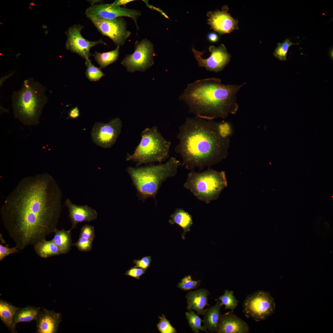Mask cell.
<instances>
[{
  "instance_id": "cell-1",
  "label": "cell",
  "mask_w": 333,
  "mask_h": 333,
  "mask_svg": "<svg viewBox=\"0 0 333 333\" xmlns=\"http://www.w3.org/2000/svg\"><path fill=\"white\" fill-rule=\"evenodd\" d=\"M62 193L44 173L23 178L0 209L3 224L18 250L34 246L54 232L62 209Z\"/></svg>"
},
{
  "instance_id": "cell-2",
  "label": "cell",
  "mask_w": 333,
  "mask_h": 333,
  "mask_svg": "<svg viewBox=\"0 0 333 333\" xmlns=\"http://www.w3.org/2000/svg\"><path fill=\"white\" fill-rule=\"evenodd\" d=\"M195 116L186 118L179 127L175 148L182 159V166L199 171L220 163L228 156L232 130L227 122Z\"/></svg>"
},
{
  "instance_id": "cell-3",
  "label": "cell",
  "mask_w": 333,
  "mask_h": 333,
  "mask_svg": "<svg viewBox=\"0 0 333 333\" xmlns=\"http://www.w3.org/2000/svg\"><path fill=\"white\" fill-rule=\"evenodd\" d=\"M245 84H225L216 78L198 80L188 84L179 98L195 116L207 120L224 119L237 112L236 95Z\"/></svg>"
},
{
  "instance_id": "cell-4",
  "label": "cell",
  "mask_w": 333,
  "mask_h": 333,
  "mask_svg": "<svg viewBox=\"0 0 333 333\" xmlns=\"http://www.w3.org/2000/svg\"><path fill=\"white\" fill-rule=\"evenodd\" d=\"M46 87L32 78L23 81L21 88L11 96L14 117L24 125H36L43 109L48 101Z\"/></svg>"
},
{
  "instance_id": "cell-5",
  "label": "cell",
  "mask_w": 333,
  "mask_h": 333,
  "mask_svg": "<svg viewBox=\"0 0 333 333\" xmlns=\"http://www.w3.org/2000/svg\"><path fill=\"white\" fill-rule=\"evenodd\" d=\"M181 162L171 157L166 162L143 166H128L126 171L137 190L139 199L144 202L152 198L156 203V195L162 183L175 176Z\"/></svg>"
},
{
  "instance_id": "cell-6",
  "label": "cell",
  "mask_w": 333,
  "mask_h": 333,
  "mask_svg": "<svg viewBox=\"0 0 333 333\" xmlns=\"http://www.w3.org/2000/svg\"><path fill=\"white\" fill-rule=\"evenodd\" d=\"M141 139L132 154H127L125 160L138 166L154 162L161 163L169 157L171 142L165 139L157 126L146 128L141 134Z\"/></svg>"
},
{
  "instance_id": "cell-7",
  "label": "cell",
  "mask_w": 333,
  "mask_h": 333,
  "mask_svg": "<svg viewBox=\"0 0 333 333\" xmlns=\"http://www.w3.org/2000/svg\"><path fill=\"white\" fill-rule=\"evenodd\" d=\"M227 185L225 171L209 168L201 172L191 171L183 184L197 199L206 204L217 199Z\"/></svg>"
},
{
  "instance_id": "cell-8",
  "label": "cell",
  "mask_w": 333,
  "mask_h": 333,
  "mask_svg": "<svg viewBox=\"0 0 333 333\" xmlns=\"http://www.w3.org/2000/svg\"><path fill=\"white\" fill-rule=\"evenodd\" d=\"M275 307L270 293L259 290L247 296L243 304V311L246 317L259 322L273 314Z\"/></svg>"
},
{
  "instance_id": "cell-9",
  "label": "cell",
  "mask_w": 333,
  "mask_h": 333,
  "mask_svg": "<svg viewBox=\"0 0 333 333\" xmlns=\"http://www.w3.org/2000/svg\"><path fill=\"white\" fill-rule=\"evenodd\" d=\"M135 44L133 53L126 55L121 64L129 72L145 71L154 64L153 44L146 38L140 42L137 41Z\"/></svg>"
},
{
  "instance_id": "cell-10",
  "label": "cell",
  "mask_w": 333,
  "mask_h": 333,
  "mask_svg": "<svg viewBox=\"0 0 333 333\" xmlns=\"http://www.w3.org/2000/svg\"><path fill=\"white\" fill-rule=\"evenodd\" d=\"M98 31L110 38L117 46L124 45L131 33L127 29L126 21L122 17L113 19L96 18L91 20Z\"/></svg>"
},
{
  "instance_id": "cell-11",
  "label": "cell",
  "mask_w": 333,
  "mask_h": 333,
  "mask_svg": "<svg viewBox=\"0 0 333 333\" xmlns=\"http://www.w3.org/2000/svg\"><path fill=\"white\" fill-rule=\"evenodd\" d=\"M122 126V122L119 117L113 119L106 123L95 122L91 132L92 140L98 146L110 148L116 142Z\"/></svg>"
},
{
  "instance_id": "cell-12",
  "label": "cell",
  "mask_w": 333,
  "mask_h": 333,
  "mask_svg": "<svg viewBox=\"0 0 333 333\" xmlns=\"http://www.w3.org/2000/svg\"><path fill=\"white\" fill-rule=\"evenodd\" d=\"M85 14L90 20L96 18L113 19L123 16L128 17L134 21L137 30L139 29L137 19L141 12L138 10L121 7L113 3L100 4L87 8Z\"/></svg>"
},
{
  "instance_id": "cell-13",
  "label": "cell",
  "mask_w": 333,
  "mask_h": 333,
  "mask_svg": "<svg viewBox=\"0 0 333 333\" xmlns=\"http://www.w3.org/2000/svg\"><path fill=\"white\" fill-rule=\"evenodd\" d=\"M84 28L83 26L79 24H74L68 28L65 32L67 36L65 47L68 50L86 60L93 55L90 52L91 48L97 44L106 45L107 44L101 39L90 41L85 39L81 34Z\"/></svg>"
},
{
  "instance_id": "cell-14",
  "label": "cell",
  "mask_w": 333,
  "mask_h": 333,
  "mask_svg": "<svg viewBox=\"0 0 333 333\" xmlns=\"http://www.w3.org/2000/svg\"><path fill=\"white\" fill-rule=\"evenodd\" d=\"M209 49L211 52L210 56L204 59L202 57L203 52L199 51L192 48V52L199 66L205 67L209 71L215 72L220 71L229 62L230 55L227 52L224 45L222 44L217 47L211 46Z\"/></svg>"
},
{
  "instance_id": "cell-15",
  "label": "cell",
  "mask_w": 333,
  "mask_h": 333,
  "mask_svg": "<svg viewBox=\"0 0 333 333\" xmlns=\"http://www.w3.org/2000/svg\"><path fill=\"white\" fill-rule=\"evenodd\" d=\"M228 8L224 6L222 10H217L207 13L208 23L214 31L220 34L229 33L238 28V21L228 13Z\"/></svg>"
},
{
  "instance_id": "cell-16",
  "label": "cell",
  "mask_w": 333,
  "mask_h": 333,
  "mask_svg": "<svg viewBox=\"0 0 333 333\" xmlns=\"http://www.w3.org/2000/svg\"><path fill=\"white\" fill-rule=\"evenodd\" d=\"M65 206L68 210V216L72 224L70 228L71 230L76 228L78 223L90 222L97 218L98 213L96 211L87 205H77L73 204L69 199H67Z\"/></svg>"
},
{
  "instance_id": "cell-17",
  "label": "cell",
  "mask_w": 333,
  "mask_h": 333,
  "mask_svg": "<svg viewBox=\"0 0 333 333\" xmlns=\"http://www.w3.org/2000/svg\"><path fill=\"white\" fill-rule=\"evenodd\" d=\"M249 328L248 324L230 311L221 314L217 332L218 333H247Z\"/></svg>"
},
{
  "instance_id": "cell-18",
  "label": "cell",
  "mask_w": 333,
  "mask_h": 333,
  "mask_svg": "<svg viewBox=\"0 0 333 333\" xmlns=\"http://www.w3.org/2000/svg\"><path fill=\"white\" fill-rule=\"evenodd\" d=\"M61 315L52 310L43 308L40 311L36 319L37 333L57 332L61 321Z\"/></svg>"
},
{
  "instance_id": "cell-19",
  "label": "cell",
  "mask_w": 333,
  "mask_h": 333,
  "mask_svg": "<svg viewBox=\"0 0 333 333\" xmlns=\"http://www.w3.org/2000/svg\"><path fill=\"white\" fill-rule=\"evenodd\" d=\"M209 291L205 289H199L187 294L185 298L187 304V309L189 310H194L198 314H204V308L209 306L208 296Z\"/></svg>"
},
{
  "instance_id": "cell-20",
  "label": "cell",
  "mask_w": 333,
  "mask_h": 333,
  "mask_svg": "<svg viewBox=\"0 0 333 333\" xmlns=\"http://www.w3.org/2000/svg\"><path fill=\"white\" fill-rule=\"evenodd\" d=\"M222 306L220 301L217 300L215 305L204 310V327L211 332H217L221 315L220 309Z\"/></svg>"
},
{
  "instance_id": "cell-21",
  "label": "cell",
  "mask_w": 333,
  "mask_h": 333,
  "mask_svg": "<svg viewBox=\"0 0 333 333\" xmlns=\"http://www.w3.org/2000/svg\"><path fill=\"white\" fill-rule=\"evenodd\" d=\"M20 308L1 299L0 300V318L11 332H17L16 327L13 325V319L16 312Z\"/></svg>"
},
{
  "instance_id": "cell-22",
  "label": "cell",
  "mask_w": 333,
  "mask_h": 333,
  "mask_svg": "<svg viewBox=\"0 0 333 333\" xmlns=\"http://www.w3.org/2000/svg\"><path fill=\"white\" fill-rule=\"evenodd\" d=\"M170 218L169 220L170 224H176L183 228V232L182 237L183 238L185 233L190 230L193 224L191 216L183 209L177 208L170 216Z\"/></svg>"
},
{
  "instance_id": "cell-23",
  "label": "cell",
  "mask_w": 333,
  "mask_h": 333,
  "mask_svg": "<svg viewBox=\"0 0 333 333\" xmlns=\"http://www.w3.org/2000/svg\"><path fill=\"white\" fill-rule=\"evenodd\" d=\"M71 230L70 229L68 230L63 228L60 230L56 229L54 231L55 235L52 240L62 254L68 253L71 249L72 244Z\"/></svg>"
},
{
  "instance_id": "cell-24",
  "label": "cell",
  "mask_w": 333,
  "mask_h": 333,
  "mask_svg": "<svg viewBox=\"0 0 333 333\" xmlns=\"http://www.w3.org/2000/svg\"><path fill=\"white\" fill-rule=\"evenodd\" d=\"M34 246V249L39 257L47 258L55 255L62 254L58 248L52 240H43Z\"/></svg>"
},
{
  "instance_id": "cell-25",
  "label": "cell",
  "mask_w": 333,
  "mask_h": 333,
  "mask_svg": "<svg viewBox=\"0 0 333 333\" xmlns=\"http://www.w3.org/2000/svg\"><path fill=\"white\" fill-rule=\"evenodd\" d=\"M40 310V307L30 306L20 308L16 312L14 316V325L16 327V325L20 322H29L32 320H36Z\"/></svg>"
},
{
  "instance_id": "cell-26",
  "label": "cell",
  "mask_w": 333,
  "mask_h": 333,
  "mask_svg": "<svg viewBox=\"0 0 333 333\" xmlns=\"http://www.w3.org/2000/svg\"><path fill=\"white\" fill-rule=\"evenodd\" d=\"M119 47L117 46L114 50L105 52L95 51L93 56L95 60L99 64L100 69L104 68L118 60L119 55Z\"/></svg>"
},
{
  "instance_id": "cell-27",
  "label": "cell",
  "mask_w": 333,
  "mask_h": 333,
  "mask_svg": "<svg viewBox=\"0 0 333 333\" xmlns=\"http://www.w3.org/2000/svg\"><path fill=\"white\" fill-rule=\"evenodd\" d=\"M219 300L222 305L225 306L224 309H230L234 311L238 303V301L234 295L232 291L225 290L223 295L220 296L217 299Z\"/></svg>"
},
{
  "instance_id": "cell-28",
  "label": "cell",
  "mask_w": 333,
  "mask_h": 333,
  "mask_svg": "<svg viewBox=\"0 0 333 333\" xmlns=\"http://www.w3.org/2000/svg\"><path fill=\"white\" fill-rule=\"evenodd\" d=\"M84 63L87 67L85 75L90 81H98L102 77L105 75L101 69L95 66L92 63L91 60L89 59L85 60Z\"/></svg>"
},
{
  "instance_id": "cell-29",
  "label": "cell",
  "mask_w": 333,
  "mask_h": 333,
  "mask_svg": "<svg viewBox=\"0 0 333 333\" xmlns=\"http://www.w3.org/2000/svg\"><path fill=\"white\" fill-rule=\"evenodd\" d=\"M186 318L189 325L192 331L195 333H198L199 330L208 332L206 328L201 326L203 320L197 314L191 310L185 313Z\"/></svg>"
},
{
  "instance_id": "cell-30",
  "label": "cell",
  "mask_w": 333,
  "mask_h": 333,
  "mask_svg": "<svg viewBox=\"0 0 333 333\" xmlns=\"http://www.w3.org/2000/svg\"><path fill=\"white\" fill-rule=\"evenodd\" d=\"M298 43H293L288 39H286L282 43H279L277 44L273 55L281 61L286 60V55L289 47L293 45Z\"/></svg>"
},
{
  "instance_id": "cell-31",
  "label": "cell",
  "mask_w": 333,
  "mask_h": 333,
  "mask_svg": "<svg viewBox=\"0 0 333 333\" xmlns=\"http://www.w3.org/2000/svg\"><path fill=\"white\" fill-rule=\"evenodd\" d=\"M200 280L194 281L191 275H187L182 279L177 284V287L183 291L194 290L200 285Z\"/></svg>"
},
{
  "instance_id": "cell-32",
  "label": "cell",
  "mask_w": 333,
  "mask_h": 333,
  "mask_svg": "<svg viewBox=\"0 0 333 333\" xmlns=\"http://www.w3.org/2000/svg\"><path fill=\"white\" fill-rule=\"evenodd\" d=\"M159 322L157 324V327L161 333H176L175 329L171 324L170 321L166 318L164 314L161 317L158 316Z\"/></svg>"
},
{
  "instance_id": "cell-33",
  "label": "cell",
  "mask_w": 333,
  "mask_h": 333,
  "mask_svg": "<svg viewBox=\"0 0 333 333\" xmlns=\"http://www.w3.org/2000/svg\"><path fill=\"white\" fill-rule=\"evenodd\" d=\"M93 241L87 238L79 236L77 241L72 243V245L76 247L80 251L89 252L92 249Z\"/></svg>"
},
{
  "instance_id": "cell-34",
  "label": "cell",
  "mask_w": 333,
  "mask_h": 333,
  "mask_svg": "<svg viewBox=\"0 0 333 333\" xmlns=\"http://www.w3.org/2000/svg\"><path fill=\"white\" fill-rule=\"evenodd\" d=\"M79 236L87 238L94 240L95 237L94 227L88 224L83 225L81 228Z\"/></svg>"
},
{
  "instance_id": "cell-35",
  "label": "cell",
  "mask_w": 333,
  "mask_h": 333,
  "mask_svg": "<svg viewBox=\"0 0 333 333\" xmlns=\"http://www.w3.org/2000/svg\"><path fill=\"white\" fill-rule=\"evenodd\" d=\"M151 260L150 256L144 257L140 259L134 260L133 262L135 264L134 267L146 270L150 266Z\"/></svg>"
},
{
  "instance_id": "cell-36",
  "label": "cell",
  "mask_w": 333,
  "mask_h": 333,
  "mask_svg": "<svg viewBox=\"0 0 333 333\" xmlns=\"http://www.w3.org/2000/svg\"><path fill=\"white\" fill-rule=\"evenodd\" d=\"M18 250L15 247L9 248L7 246L0 244V261H2L8 255L15 253H18Z\"/></svg>"
},
{
  "instance_id": "cell-37",
  "label": "cell",
  "mask_w": 333,
  "mask_h": 333,
  "mask_svg": "<svg viewBox=\"0 0 333 333\" xmlns=\"http://www.w3.org/2000/svg\"><path fill=\"white\" fill-rule=\"evenodd\" d=\"M146 270L137 267H133L127 270L125 275L139 280L146 272Z\"/></svg>"
},
{
  "instance_id": "cell-38",
  "label": "cell",
  "mask_w": 333,
  "mask_h": 333,
  "mask_svg": "<svg viewBox=\"0 0 333 333\" xmlns=\"http://www.w3.org/2000/svg\"><path fill=\"white\" fill-rule=\"evenodd\" d=\"M79 115L80 111L77 106L72 108L69 112L68 116L71 119H76L77 118Z\"/></svg>"
},
{
  "instance_id": "cell-39",
  "label": "cell",
  "mask_w": 333,
  "mask_h": 333,
  "mask_svg": "<svg viewBox=\"0 0 333 333\" xmlns=\"http://www.w3.org/2000/svg\"><path fill=\"white\" fill-rule=\"evenodd\" d=\"M208 38L209 41L212 42H215L218 40V36L215 33L211 32L208 34Z\"/></svg>"
},
{
  "instance_id": "cell-40",
  "label": "cell",
  "mask_w": 333,
  "mask_h": 333,
  "mask_svg": "<svg viewBox=\"0 0 333 333\" xmlns=\"http://www.w3.org/2000/svg\"><path fill=\"white\" fill-rule=\"evenodd\" d=\"M135 0H115L112 3L114 4L120 6L121 5L125 6L126 4L131 2Z\"/></svg>"
},
{
  "instance_id": "cell-41",
  "label": "cell",
  "mask_w": 333,
  "mask_h": 333,
  "mask_svg": "<svg viewBox=\"0 0 333 333\" xmlns=\"http://www.w3.org/2000/svg\"><path fill=\"white\" fill-rule=\"evenodd\" d=\"M144 1V2H145V3H146V4L147 6H148V7H149V8H150L151 9H154V10H157L158 11L160 12L161 14H162V15H164L166 18H168V17L166 15V14L165 13H164L162 10H161L160 9H158V8H156V7H154V6H151V5H149L148 4V3H147V2H146V1Z\"/></svg>"
}]
</instances>
